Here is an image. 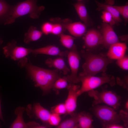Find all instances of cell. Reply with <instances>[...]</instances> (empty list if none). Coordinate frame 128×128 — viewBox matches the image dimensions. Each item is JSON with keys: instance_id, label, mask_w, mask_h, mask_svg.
<instances>
[{"instance_id": "cell-3", "label": "cell", "mask_w": 128, "mask_h": 128, "mask_svg": "<svg viewBox=\"0 0 128 128\" xmlns=\"http://www.w3.org/2000/svg\"><path fill=\"white\" fill-rule=\"evenodd\" d=\"M92 111L96 116L100 120L102 127L112 124H118L123 122L125 127L128 124L127 111L121 110L119 112H116L113 108L106 105H93Z\"/></svg>"}, {"instance_id": "cell-26", "label": "cell", "mask_w": 128, "mask_h": 128, "mask_svg": "<svg viewBox=\"0 0 128 128\" xmlns=\"http://www.w3.org/2000/svg\"><path fill=\"white\" fill-rule=\"evenodd\" d=\"M51 111V113L60 115L67 114L66 109L64 103H60L52 107Z\"/></svg>"}, {"instance_id": "cell-20", "label": "cell", "mask_w": 128, "mask_h": 128, "mask_svg": "<svg viewBox=\"0 0 128 128\" xmlns=\"http://www.w3.org/2000/svg\"><path fill=\"white\" fill-rule=\"evenodd\" d=\"M98 9H102L110 13L112 15L116 24L121 21L120 14L114 6L100 3L96 1Z\"/></svg>"}, {"instance_id": "cell-6", "label": "cell", "mask_w": 128, "mask_h": 128, "mask_svg": "<svg viewBox=\"0 0 128 128\" xmlns=\"http://www.w3.org/2000/svg\"><path fill=\"white\" fill-rule=\"evenodd\" d=\"M89 95L93 98V105L104 103L115 110H117L120 105V97L112 91L103 89L100 92L94 90L88 91Z\"/></svg>"}, {"instance_id": "cell-23", "label": "cell", "mask_w": 128, "mask_h": 128, "mask_svg": "<svg viewBox=\"0 0 128 128\" xmlns=\"http://www.w3.org/2000/svg\"><path fill=\"white\" fill-rule=\"evenodd\" d=\"M59 36L60 41L62 45L69 50L71 49L74 45V41L76 38L62 33Z\"/></svg>"}, {"instance_id": "cell-7", "label": "cell", "mask_w": 128, "mask_h": 128, "mask_svg": "<svg viewBox=\"0 0 128 128\" xmlns=\"http://www.w3.org/2000/svg\"><path fill=\"white\" fill-rule=\"evenodd\" d=\"M67 56L71 72L67 76L68 81L70 83H78L80 82L77 74L81 58L75 45L68 51Z\"/></svg>"}, {"instance_id": "cell-19", "label": "cell", "mask_w": 128, "mask_h": 128, "mask_svg": "<svg viewBox=\"0 0 128 128\" xmlns=\"http://www.w3.org/2000/svg\"><path fill=\"white\" fill-rule=\"evenodd\" d=\"M25 108L23 107L19 106L15 110V113L17 117L10 127V128H27L26 123L24 122L23 118V115Z\"/></svg>"}, {"instance_id": "cell-32", "label": "cell", "mask_w": 128, "mask_h": 128, "mask_svg": "<svg viewBox=\"0 0 128 128\" xmlns=\"http://www.w3.org/2000/svg\"><path fill=\"white\" fill-rule=\"evenodd\" d=\"M9 5L3 0H0V16L6 14L9 9Z\"/></svg>"}, {"instance_id": "cell-34", "label": "cell", "mask_w": 128, "mask_h": 128, "mask_svg": "<svg viewBox=\"0 0 128 128\" xmlns=\"http://www.w3.org/2000/svg\"><path fill=\"white\" fill-rule=\"evenodd\" d=\"M125 127L118 124H112L105 125L103 127L106 128H123Z\"/></svg>"}, {"instance_id": "cell-35", "label": "cell", "mask_w": 128, "mask_h": 128, "mask_svg": "<svg viewBox=\"0 0 128 128\" xmlns=\"http://www.w3.org/2000/svg\"><path fill=\"white\" fill-rule=\"evenodd\" d=\"M1 100L0 97V119L4 122V120L2 113L1 108Z\"/></svg>"}, {"instance_id": "cell-1", "label": "cell", "mask_w": 128, "mask_h": 128, "mask_svg": "<svg viewBox=\"0 0 128 128\" xmlns=\"http://www.w3.org/2000/svg\"><path fill=\"white\" fill-rule=\"evenodd\" d=\"M25 57L19 60L18 64L25 68L28 75L34 82L35 87L40 88L44 94L49 93L56 81L60 77L61 71L50 70L34 65L27 63Z\"/></svg>"}, {"instance_id": "cell-2", "label": "cell", "mask_w": 128, "mask_h": 128, "mask_svg": "<svg viewBox=\"0 0 128 128\" xmlns=\"http://www.w3.org/2000/svg\"><path fill=\"white\" fill-rule=\"evenodd\" d=\"M81 53L85 61L82 66L83 71L79 76H94L100 72H105L108 65L113 61L106 55L94 54L87 50H83Z\"/></svg>"}, {"instance_id": "cell-18", "label": "cell", "mask_w": 128, "mask_h": 128, "mask_svg": "<svg viewBox=\"0 0 128 128\" xmlns=\"http://www.w3.org/2000/svg\"><path fill=\"white\" fill-rule=\"evenodd\" d=\"M78 128H93L92 116L88 113L82 112L77 114Z\"/></svg>"}, {"instance_id": "cell-15", "label": "cell", "mask_w": 128, "mask_h": 128, "mask_svg": "<svg viewBox=\"0 0 128 128\" xmlns=\"http://www.w3.org/2000/svg\"><path fill=\"white\" fill-rule=\"evenodd\" d=\"M68 52V50L65 51H61L58 47L55 45H50L39 48L32 49V53L35 55L43 54L63 57L67 56Z\"/></svg>"}, {"instance_id": "cell-28", "label": "cell", "mask_w": 128, "mask_h": 128, "mask_svg": "<svg viewBox=\"0 0 128 128\" xmlns=\"http://www.w3.org/2000/svg\"><path fill=\"white\" fill-rule=\"evenodd\" d=\"M61 120L60 115L51 113L48 121V124L50 125L57 126L60 123Z\"/></svg>"}, {"instance_id": "cell-31", "label": "cell", "mask_w": 128, "mask_h": 128, "mask_svg": "<svg viewBox=\"0 0 128 128\" xmlns=\"http://www.w3.org/2000/svg\"><path fill=\"white\" fill-rule=\"evenodd\" d=\"M53 26V23L47 22L42 24L41 27V31L46 35L51 34Z\"/></svg>"}, {"instance_id": "cell-22", "label": "cell", "mask_w": 128, "mask_h": 128, "mask_svg": "<svg viewBox=\"0 0 128 128\" xmlns=\"http://www.w3.org/2000/svg\"><path fill=\"white\" fill-rule=\"evenodd\" d=\"M70 118L66 119L57 126V128H78L77 114H74Z\"/></svg>"}, {"instance_id": "cell-27", "label": "cell", "mask_w": 128, "mask_h": 128, "mask_svg": "<svg viewBox=\"0 0 128 128\" xmlns=\"http://www.w3.org/2000/svg\"><path fill=\"white\" fill-rule=\"evenodd\" d=\"M120 14L121 15L127 23L128 20V5L127 4L123 6H114Z\"/></svg>"}, {"instance_id": "cell-13", "label": "cell", "mask_w": 128, "mask_h": 128, "mask_svg": "<svg viewBox=\"0 0 128 128\" xmlns=\"http://www.w3.org/2000/svg\"><path fill=\"white\" fill-rule=\"evenodd\" d=\"M101 33L102 37V45L108 49L112 45L119 42V39L111 26L104 23L102 25Z\"/></svg>"}, {"instance_id": "cell-8", "label": "cell", "mask_w": 128, "mask_h": 128, "mask_svg": "<svg viewBox=\"0 0 128 128\" xmlns=\"http://www.w3.org/2000/svg\"><path fill=\"white\" fill-rule=\"evenodd\" d=\"M16 43V41L13 40L9 42L3 48V53L6 58H10L14 60L18 61L32 53L33 49L18 46Z\"/></svg>"}, {"instance_id": "cell-14", "label": "cell", "mask_w": 128, "mask_h": 128, "mask_svg": "<svg viewBox=\"0 0 128 128\" xmlns=\"http://www.w3.org/2000/svg\"><path fill=\"white\" fill-rule=\"evenodd\" d=\"M127 49V46L125 43L118 42L109 47L106 55L111 59L117 60L125 55Z\"/></svg>"}, {"instance_id": "cell-4", "label": "cell", "mask_w": 128, "mask_h": 128, "mask_svg": "<svg viewBox=\"0 0 128 128\" xmlns=\"http://www.w3.org/2000/svg\"><path fill=\"white\" fill-rule=\"evenodd\" d=\"M37 1L26 0L18 3L12 9L5 24H11L14 22L17 18L26 14H29L32 18H38L45 7L37 6Z\"/></svg>"}, {"instance_id": "cell-36", "label": "cell", "mask_w": 128, "mask_h": 128, "mask_svg": "<svg viewBox=\"0 0 128 128\" xmlns=\"http://www.w3.org/2000/svg\"><path fill=\"white\" fill-rule=\"evenodd\" d=\"M125 108L127 110H128V102H127L125 105Z\"/></svg>"}, {"instance_id": "cell-29", "label": "cell", "mask_w": 128, "mask_h": 128, "mask_svg": "<svg viewBox=\"0 0 128 128\" xmlns=\"http://www.w3.org/2000/svg\"><path fill=\"white\" fill-rule=\"evenodd\" d=\"M117 65L123 70H128V57L125 55L122 58L117 60L116 62Z\"/></svg>"}, {"instance_id": "cell-33", "label": "cell", "mask_w": 128, "mask_h": 128, "mask_svg": "<svg viewBox=\"0 0 128 128\" xmlns=\"http://www.w3.org/2000/svg\"><path fill=\"white\" fill-rule=\"evenodd\" d=\"M27 128H44L49 127L46 125H40L39 123L34 121L26 123Z\"/></svg>"}, {"instance_id": "cell-24", "label": "cell", "mask_w": 128, "mask_h": 128, "mask_svg": "<svg viewBox=\"0 0 128 128\" xmlns=\"http://www.w3.org/2000/svg\"><path fill=\"white\" fill-rule=\"evenodd\" d=\"M67 76L60 77L55 82L52 89L56 93H58L59 91L62 89L67 88L69 85Z\"/></svg>"}, {"instance_id": "cell-38", "label": "cell", "mask_w": 128, "mask_h": 128, "mask_svg": "<svg viewBox=\"0 0 128 128\" xmlns=\"http://www.w3.org/2000/svg\"><path fill=\"white\" fill-rule=\"evenodd\" d=\"M1 127V125H0V127Z\"/></svg>"}, {"instance_id": "cell-12", "label": "cell", "mask_w": 128, "mask_h": 128, "mask_svg": "<svg viewBox=\"0 0 128 128\" xmlns=\"http://www.w3.org/2000/svg\"><path fill=\"white\" fill-rule=\"evenodd\" d=\"M84 41L83 47L87 50L102 45V37L101 33L99 31L91 29L88 30L83 38Z\"/></svg>"}, {"instance_id": "cell-5", "label": "cell", "mask_w": 128, "mask_h": 128, "mask_svg": "<svg viewBox=\"0 0 128 128\" xmlns=\"http://www.w3.org/2000/svg\"><path fill=\"white\" fill-rule=\"evenodd\" d=\"M82 85L78 91L79 96L84 92L93 90L106 83L111 86L115 84V79L114 76L108 75L105 72L103 73L101 76H78Z\"/></svg>"}, {"instance_id": "cell-25", "label": "cell", "mask_w": 128, "mask_h": 128, "mask_svg": "<svg viewBox=\"0 0 128 128\" xmlns=\"http://www.w3.org/2000/svg\"><path fill=\"white\" fill-rule=\"evenodd\" d=\"M101 17L104 23L111 26L116 24L112 15L107 11L104 10L102 12V14Z\"/></svg>"}, {"instance_id": "cell-11", "label": "cell", "mask_w": 128, "mask_h": 128, "mask_svg": "<svg viewBox=\"0 0 128 128\" xmlns=\"http://www.w3.org/2000/svg\"><path fill=\"white\" fill-rule=\"evenodd\" d=\"M79 86L69 83L67 87L68 94L65 103L67 114L72 115L74 114L77 107V98L79 96L78 91L80 88Z\"/></svg>"}, {"instance_id": "cell-16", "label": "cell", "mask_w": 128, "mask_h": 128, "mask_svg": "<svg viewBox=\"0 0 128 128\" xmlns=\"http://www.w3.org/2000/svg\"><path fill=\"white\" fill-rule=\"evenodd\" d=\"M45 63L48 67L54 68L62 72L64 75H67L70 71L62 57L59 56L54 59H48L46 60Z\"/></svg>"}, {"instance_id": "cell-37", "label": "cell", "mask_w": 128, "mask_h": 128, "mask_svg": "<svg viewBox=\"0 0 128 128\" xmlns=\"http://www.w3.org/2000/svg\"><path fill=\"white\" fill-rule=\"evenodd\" d=\"M78 1H82L83 0H78Z\"/></svg>"}, {"instance_id": "cell-9", "label": "cell", "mask_w": 128, "mask_h": 128, "mask_svg": "<svg viewBox=\"0 0 128 128\" xmlns=\"http://www.w3.org/2000/svg\"><path fill=\"white\" fill-rule=\"evenodd\" d=\"M27 115L31 118L34 117L39 119L45 124H48V121L51 113L41 106L40 103H36L33 106L28 105L26 108Z\"/></svg>"}, {"instance_id": "cell-17", "label": "cell", "mask_w": 128, "mask_h": 128, "mask_svg": "<svg viewBox=\"0 0 128 128\" xmlns=\"http://www.w3.org/2000/svg\"><path fill=\"white\" fill-rule=\"evenodd\" d=\"M80 18L87 26L89 24V20L84 3L82 1H78L73 4Z\"/></svg>"}, {"instance_id": "cell-30", "label": "cell", "mask_w": 128, "mask_h": 128, "mask_svg": "<svg viewBox=\"0 0 128 128\" xmlns=\"http://www.w3.org/2000/svg\"><path fill=\"white\" fill-rule=\"evenodd\" d=\"M64 29L62 25L59 23H53L51 34L55 35H60L62 33Z\"/></svg>"}, {"instance_id": "cell-21", "label": "cell", "mask_w": 128, "mask_h": 128, "mask_svg": "<svg viewBox=\"0 0 128 128\" xmlns=\"http://www.w3.org/2000/svg\"><path fill=\"white\" fill-rule=\"evenodd\" d=\"M42 33L41 31L37 30L36 27L31 26L25 34L24 42L28 44L32 41H37L41 37Z\"/></svg>"}, {"instance_id": "cell-10", "label": "cell", "mask_w": 128, "mask_h": 128, "mask_svg": "<svg viewBox=\"0 0 128 128\" xmlns=\"http://www.w3.org/2000/svg\"><path fill=\"white\" fill-rule=\"evenodd\" d=\"M58 21L64 29L67 30L73 36L76 37H81L86 32L87 26L80 22L72 23L68 19Z\"/></svg>"}]
</instances>
